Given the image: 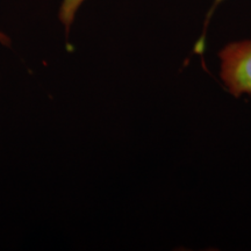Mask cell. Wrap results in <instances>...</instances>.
<instances>
[{"label": "cell", "instance_id": "2", "mask_svg": "<svg viewBox=\"0 0 251 251\" xmlns=\"http://www.w3.org/2000/svg\"><path fill=\"white\" fill-rule=\"evenodd\" d=\"M85 0H63L61 8H59V19L62 24L67 28V31L70 29L72 23L75 21V17L78 8Z\"/></svg>", "mask_w": 251, "mask_h": 251}, {"label": "cell", "instance_id": "3", "mask_svg": "<svg viewBox=\"0 0 251 251\" xmlns=\"http://www.w3.org/2000/svg\"><path fill=\"white\" fill-rule=\"evenodd\" d=\"M221 1H224V0H214V4H213V7H212L211 11H209L208 17H207V19H206V25L208 24V20H209V18H211V15H212V13H213V11H214V9L216 8V6H218Z\"/></svg>", "mask_w": 251, "mask_h": 251}, {"label": "cell", "instance_id": "1", "mask_svg": "<svg viewBox=\"0 0 251 251\" xmlns=\"http://www.w3.org/2000/svg\"><path fill=\"white\" fill-rule=\"evenodd\" d=\"M220 76L234 97L251 94V40L226 46L219 54Z\"/></svg>", "mask_w": 251, "mask_h": 251}, {"label": "cell", "instance_id": "4", "mask_svg": "<svg viewBox=\"0 0 251 251\" xmlns=\"http://www.w3.org/2000/svg\"><path fill=\"white\" fill-rule=\"evenodd\" d=\"M0 43H4V45H8V43H9L8 37L6 36V35H4V34H2L1 31H0Z\"/></svg>", "mask_w": 251, "mask_h": 251}]
</instances>
